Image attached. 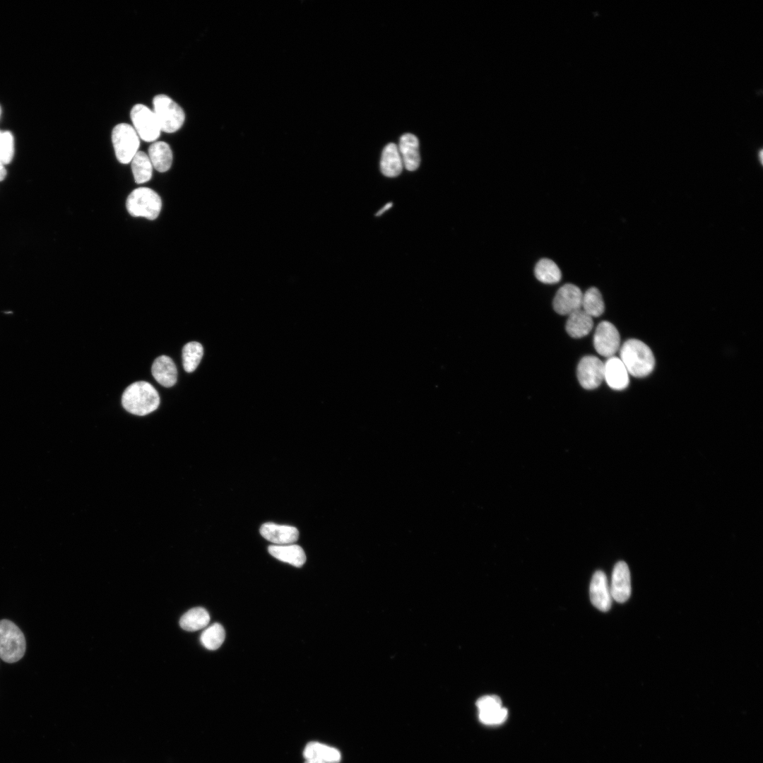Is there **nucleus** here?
I'll list each match as a JSON object with an SVG mask.
<instances>
[{
  "mask_svg": "<svg viewBox=\"0 0 763 763\" xmlns=\"http://www.w3.org/2000/svg\"><path fill=\"white\" fill-rule=\"evenodd\" d=\"M203 354L201 343L192 341L184 345L182 349V362L187 372H194L199 365Z\"/></svg>",
  "mask_w": 763,
  "mask_h": 763,
  "instance_id": "obj_26",
  "label": "nucleus"
},
{
  "mask_svg": "<svg viewBox=\"0 0 763 763\" xmlns=\"http://www.w3.org/2000/svg\"><path fill=\"white\" fill-rule=\"evenodd\" d=\"M589 593L591 603L597 609L603 612L610 610L612 596L606 575L603 572L598 570L593 574L590 584Z\"/></svg>",
  "mask_w": 763,
  "mask_h": 763,
  "instance_id": "obj_12",
  "label": "nucleus"
},
{
  "mask_svg": "<svg viewBox=\"0 0 763 763\" xmlns=\"http://www.w3.org/2000/svg\"><path fill=\"white\" fill-rule=\"evenodd\" d=\"M153 112L160 130L173 133L179 129L185 119L182 108L165 95H158L153 98Z\"/></svg>",
  "mask_w": 763,
  "mask_h": 763,
  "instance_id": "obj_5",
  "label": "nucleus"
},
{
  "mask_svg": "<svg viewBox=\"0 0 763 763\" xmlns=\"http://www.w3.org/2000/svg\"><path fill=\"white\" fill-rule=\"evenodd\" d=\"M593 345L599 355L608 357L614 356L620 345V337L616 327L607 321L601 322L594 333Z\"/></svg>",
  "mask_w": 763,
  "mask_h": 763,
  "instance_id": "obj_8",
  "label": "nucleus"
},
{
  "mask_svg": "<svg viewBox=\"0 0 763 763\" xmlns=\"http://www.w3.org/2000/svg\"><path fill=\"white\" fill-rule=\"evenodd\" d=\"M612 598L618 603H625L631 595L630 572L627 564L622 561L614 567L610 585Z\"/></svg>",
  "mask_w": 763,
  "mask_h": 763,
  "instance_id": "obj_11",
  "label": "nucleus"
},
{
  "mask_svg": "<svg viewBox=\"0 0 763 763\" xmlns=\"http://www.w3.org/2000/svg\"><path fill=\"white\" fill-rule=\"evenodd\" d=\"M4 165H5L0 161V181H2L6 175V170Z\"/></svg>",
  "mask_w": 763,
  "mask_h": 763,
  "instance_id": "obj_32",
  "label": "nucleus"
},
{
  "mask_svg": "<svg viewBox=\"0 0 763 763\" xmlns=\"http://www.w3.org/2000/svg\"><path fill=\"white\" fill-rule=\"evenodd\" d=\"M398 148L403 167L409 171L417 170L420 163L418 138L412 134H403L400 138Z\"/></svg>",
  "mask_w": 763,
  "mask_h": 763,
  "instance_id": "obj_15",
  "label": "nucleus"
},
{
  "mask_svg": "<svg viewBox=\"0 0 763 763\" xmlns=\"http://www.w3.org/2000/svg\"><path fill=\"white\" fill-rule=\"evenodd\" d=\"M112 141L117 160L123 164L130 162L140 144L134 128L124 123L116 125L112 130Z\"/></svg>",
  "mask_w": 763,
  "mask_h": 763,
  "instance_id": "obj_6",
  "label": "nucleus"
},
{
  "mask_svg": "<svg viewBox=\"0 0 763 763\" xmlns=\"http://www.w3.org/2000/svg\"><path fill=\"white\" fill-rule=\"evenodd\" d=\"M152 374L165 387H171L177 382V370L173 360L168 356L158 357L152 365Z\"/></svg>",
  "mask_w": 763,
  "mask_h": 763,
  "instance_id": "obj_16",
  "label": "nucleus"
},
{
  "mask_svg": "<svg viewBox=\"0 0 763 763\" xmlns=\"http://www.w3.org/2000/svg\"><path fill=\"white\" fill-rule=\"evenodd\" d=\"M6 314H12V312H5Z\"/></svg>",
  "mask_w": 763,
  "mask_h": 763,
  "instance_id": "obj_35",
  "label": "nucleus"
},
{
  "mask_svg": "<svg viewBox=\"0 0 763 763\" xmlns=\"http://www.w3.org/2000/svg\"><path fill=\"white\" fill-rule=\"evenodd\" d=\"M593 326L592 317L580 309L569 314L566 331L573 338H581L589 333Z\"/></svg>",
  "mask_w": 763,
  "mask_h": 763,
  "instance_id": "obj_19",
  "label": "nucleus"
},
{
  "mask_svg": "<svg viewBox=\"0 0 763 763\" xmlns=\"http://www.w3.org/2000/svg\"><path fill=\"white\" fill-rule=\"evenodd\" d=\"M26 642L19 627L8 620H0V657L6 663H15L24 655Z\"/></svg>",
  "mask_w": 763,
  "mask_h": 763,
  "instance_id": "obj_3",
  "label": "nucleus"
},
{
  "mask_svg": "<svg viewBox=\"0 0 763 763\" xmlns=\"http://www.w3.org/2000/svg\"><path fill=\"white\" fill-rule=\"evenodd\" d=\"M581 308L591 317L601 315L605 305L601 292L594 287L588 289L582 296Z\"/></svg>",
  "mask_w": 763,
  "mask_h": 763,
  "instance_id": "obj_25",
  "label": "nucleus"
},
{
  "mask_svg": "<svg viewBox=\"0 0 763 763\" xmlns=\"http://www.w3.org/2000/svg\"><path fill=\"white\" fill-rule=\"evenodd\" d=\"M629 374L635 377L649 375L655 366L654 355L650 348L638 339L626 341L620 349L619 357Z\"/></svg>",
  "mask_w": 763,
  "mask_h": 763,
  "instance_id": "obj_1",
  "label": "nucleus"
},
{
  "mask_svg": "<svg viewBox=\"0 0 763 763\" xmlns=\"http://www.w3.org/2000/svg\"><path fill=\"white\" fill-rule=\"evenodd\" d=\"M0 132H1V131H0Z\"/></svg>",
  "mask_w": 763,
  "mask_h": 763,
  "instance_id": "obj_36",
  "label": "nucleus"
},
{
  "mask_svg": "<svg viewBox=\"0 0 763 763\" xmlns=\"http://www.w3.org/2000/svg\"><path fill=\"white\" fill-rule=\"evenodd\" d=\"M391 206H392V203H391V202H390V203H386V205H385V206H384V207H382V208H381V209H380V210H379V211H378V212H377V213H376V215H377V216H379V215H382V214H383V213H384V212H386V211L387 210L390 209Z\"/></svg>",
  "mask_w": 763,
  "mask_h": 763,
  "instance_id": "obj_31",
  "label": "nucleus"
},
{
  "mask_svg": "<svg viewBox=\"0 0 763 763\" xmlns=\"http://www.w3.org/2000/svg\"><path fill=\"white\" fill-rule=\"evenodd\" d=\"M260 533L265 539L275 545L292 544L299 538L297 528L271 522L264 524L260 528Z\"/></svg>",
  "mask_w": 763,
  "mask_h": 763,
  "instance_id": "obj_14",
  "label": "nucleus"
},
{
  "mask_svg": "<svg viewBox=\"0 0 763 763\" xmlns=\"http://www.w3.org/2000/svg\"><path fill=\"white\" fill-rule=\"evenodd\" d=\"M210 621L208 611L201 607H196L188 610L179 620L181 627L189 632H194L206 627Z\"/></svg>",
  "mask_w": 763,
  "mask_h": 763,
  "instance_id": "obj_22",
  "label": "nucleus"
},
{
  "mask_svg": "<svg viewBox=\"0 0 763 763\" xmlns=\"http://www.w3.org/2000/svg\"><path fill=\"white\" fill-rule=\"evenodd\" d=\"M304 763H325V762L320 760V759H306Z\"/></svg>",
  "mask_w": 763,
  "mask_h": 763,
  "instance_id": "obj_33",
  "label": "nucleus"
},
{
  "mask_svg": "<svg viewBox=\"0 0 763 763\" xmlns=\"http://www.w3.org/2000/svg\"><path fill=\"white\" fill-rule=\"evenodd\" d=\"M604 363L597 357L586 355L581 358L577 366V378L585 389L598 387L603 380Z\"/></svg>",
  "mask_w": 763,
  "mask_h": 763,
  "instance_id": "obj_9",
  "label": "nucleus"
},
{
  "mask_svg": "<svg viewBox=\"0 0 763 763\" xmlns=\"http://www.w3.org/2000/svg\"><path fill=\"white\" fill-rule=\"evenodd\" d=\"M122 403L126 410L136 415H146L155 410L160 404L156 389L148 382L140 381L130 384L124 391Z\"/></svg>",
  "mask_w": 763,
  "mask_h": 763,
  "instance_id": "obj_2",
  "label": "nucleus"
},
{
  "mask_svg": "<svg viewBox=\"0 0 763 763\" xmlns=\"http://www.w3.org/2000/svg\"><path fill=\"white\" fill-rule=\"evenodd\" d=\"M268 552L277 560L300 567L306 562V555L303 549L298 545H272L268 546Z\"/></svg>",
  "mask_w": 763,
  "mask_h": 763,
  "instance_id": "obj_17",
  "label": "nucleus"
},
{
  "mask_svg": "<svg viewBox=\"0 0 763 763\" xmlns=\"http://www.w3.org/2000/svg\"><path fill=\"white\" fill-rule=\"evenodd\" d=\"M502 706V701L497 695H485L479 698L476 702L478 711Z\"/></svg>",
  "mask_w": 763,
  "mask_h": 763,
  "instance_id": "obj_30",
  "label": "nucleus"
},
{
  "mask_svg": "<svg viewBox=\"0 0 763 763\" xmlns=\"http://www.w3.org/2000/svg\"><path fill=\"white\" fill-rule=\"evenodd\" d=\"M148 157L153 166L160 172L167 171L172 162V152L164 141L154 142L148 148Z\"/></svg>",
  "mask_w": 763,
  "mask_h": 763,
  "instance_id": "obj_20",
  "label": "nucleus"
},
{
  "mask_svg": "<svg viewBox=\"0 0 763 763\" xmlns=\"http://www.w3.org/2000/svg\"><path fill=\"white\" fill-rule=\"evenodd\" d=\"M1 114H2V110H1V105H0V118H1Z\"/></svg>",
  "mask_w": 763,
  "mask_h": 763,
  "instance_id": "obj_34",
  "label": "nucleus"
},
{
  "mask_svg": "<svg viewBox=\"0 0 763 763\" xmlns=\"http://www.w3.org/2000/svg\"><path fill=\"white\" fill-rule=\"evenodd\" d=\"M131 118L138 136L145 141H155L160 136V128L151 110L142 104L134 105L131 111Z\"/></svg>",
  "mask_w": 763,
  "mask_h": 763,
  "instance_id": "obj_7",
  "label": "nucleus"
},
{
  "mask_svg": "<svg viewBox=\"0 0 763 763\" xmlns=\"http://www.w3.org/2000/svg\"><path fill=\"white\" fill-rule=\"evenodd\" d=\"M507 716L508 711L502 706L478 711L479 720L486 725L501 724Z\"/></svg>",
  "mask_w": 763,
  "mask_h": 763,
  "instance_id": "obj_29",
  "label": "nucleus"
},
{
  "mask_svg": "<svg viewBox=\"0 0 763 763\" xmlns=\"http://www.w3.org/2000/svg\"><path fill=\"white\" fill-rule=\"evenodd\" d=\"M403 167V165L398 146L394 143L387 144L384 148L381 156L382 173L388 177H395L401 173Z\"/></svg>",
  "mask_w": 763,
  "mask_h": 763,
  "instance_id": "obj_18",
  "label": "nucleus"
},
{
  "mask_svg": "<svg viewBox=\"0 0 763 763\" xmlns=\"http://www.w3.org/2000/svg\"><path fill=\"white\" fill-rule=\"evenodd\" d=\"M131 162V170L134 180L137 184L149 181L152 177L153 165L148 155L143 151H138Z\"/></svg>",
  "mask_w": 763,
  "mask_h": 763,
  "instance_id": "obj_23",
  "label": "nucleus"
},
{
  "mask_svg": "<svg viewBox=\"0 0 763 763\" xmlns=\"http://www.w3.org/2000/svg\"><path fill=\"white\" fill-rule=\"evenodd\" d=\"M126 207L132 216L155 220L160 212L162 201L153 189L140 187L132 191L129 195Z\"/></svg>",
  "mask_w": 763,
  "mask_h": 763,
  "instance_id": "obj_4",
  "label": "nucleus"
},
{
  "mask_svg": "<svg viewBox=\"0 0 763 763\" xmlns=\"http://www.w3.org/2000/svg\"><path fill=\"white\" fill-rule=\"evenodd\" d=\"M15 152V140L12 132L4 131L0 132V161L7 165L13 158Z\"/></svg>",
  "mask_w": 763,
  "mask_h": 763,
  "instance_id": "obj_28",
  "label": "nucleus"
},
{
  "mask_svg": "<svg viewBox=\"0 0 763 763\" xmlns=\"http://www.w3.org/2000/svg\"><path fill=\"white\" fill-rule=\"evenodd\" d=\"M225 637V632L223 627L219 623H214L202 632L200 641L206 649L216 650L222 645Z\"/></svg>",
  "mask_w": 763,
  "mask_h": 763,
  "instance_id": "obj_27",
  "label": "nucleus"
},
{
  "mask_svg": "<svg viewBox=\"0 0 763 763\" xmlns=\"http://www.w3.org/2000/svg\"><path fill=\"white\" fill-rule=\"evenodd\" d=\"M536 278L544 283H558L562 277L558 266L550 259H542L538 261L534 268Z\"/></svg>",
  "mask_w": 763,
  "mask_h": 763,
  "instance_id": "obj_24",
  "label": "nucleus"
},
{
  "mask_svg": "<svg viewBox=\"0 0 763 763\" xmlns=\"http://www.w3.org/2000/svg\"><path fill=\"white\" fill-rule=\"evenodd\" d=\"M629 373L618 357H608L604 363L603 379L615 390H623L629 383Z\"/></svg>",
  "mask_w": 763,
  "mask_h": 763,
  "instance_id": "obj_13",
  "label": "nucleus"
},
{
  "mask_svg": "<svg viewBox=\"0 0 763 763\" xmlns=\"http://www.w3.org/2000/svg\"><path fill=\"white\" fill-rule=\"evenodd\" d=\"M583 293L575 285L567 283L556 292L553 300V309L560 314H570L581 309Z\"/></svg>",
  "mask_w": 763,
  "mask_h": 763,
  "instance_id": "obj_10",
  "label": "nucleus"
},
{
  "mask_svg": "<svg viewBox=\"0 0 763 763\" xmlns=\"http://www.w3.org/2000/svg\"><path fill=\"white\" fill-rule=\"evenodd\" d=\"M303 756L306 759H317L325 763H336L341 758L338 750L318 742L309 743L303 751Z\"/></svg>",
  "mask_w": 763,
  "mask_h": 763,
  "instance_id": "obj_21",
  "label": "nucleus"
}]
</instances>
